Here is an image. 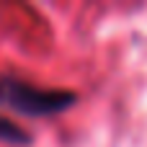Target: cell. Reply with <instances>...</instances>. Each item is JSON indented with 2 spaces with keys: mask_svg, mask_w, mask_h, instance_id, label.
Masks as SVG:
<instances>
[{
  "mask_svg": "<svg viewBox=\"0 0 147 147\" xmlns=\"http://www.w3.org/2000/svg\"><path fill=\"white\" fill-rule=\"evenodd\" d=\"M78 103V93L67 88H41L21 78L0 75V106L28 119H49Z\"/></svg>",
  "mask_w": 147,
  "mask_h": 147,
  "instance_id": "6da1fadb",
  "label": "cell"
},
{
  "mask_svg": "<svg viewBox=\"0 0 147 147\" xmlns=\"http://www.w3.org/2000/svg\"><path fill=\"white\" fill-rule=\"evenodd\" d=\"M0 142L3 145H18V147H26L31 145V132H26L21 124L0 116Z\"/></svg>",
  "mask_w": 147,
  "mask_h": 147,
  "instance_id": "7a4b0ae2",
  "label": "cell"
}]
</instances>
